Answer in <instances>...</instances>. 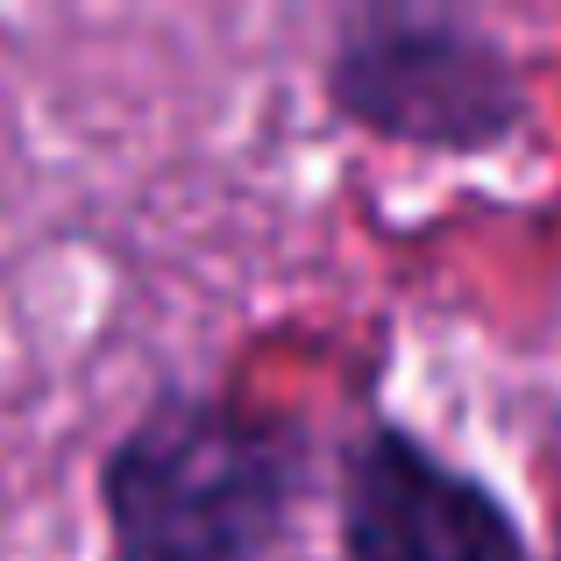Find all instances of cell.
Wrapping results in <instances>:
<instances>
[{"label":"cell","mask_w":561,"mask_h":561,"mask_svg":"<svg viewBox=\"0 0 561 561\" xmlns=\"http://www.w3.org/2000/svg\"><path fill=\"white\" fill-rule=\"evenodd\" d=\"M320 93L334 122L412 157H491L534 122L519 50L469 14L434 8H348Z\"/></svg>","instance_id":"cell-2"},{"label":"cell","mask_w":561,"mask_h":561,"mask_svg":"<svg viewBox=\"0 0 561 561\" xmlns=\"http://www.w3.org/2000/svg\"><path fill=\"white\" fill-rule=\"evenodd\" d=\"M320 477L313 426L220 391H157L100 448V561H271Z\"/></svg>","instance_id":"cell-1"},{"label":"cell","mask_w":561,"mask_h":561,"mask_svg":"<svg viewBox=\"0 0 561 561\" xmlns=\"http://www.w3.org/2000/svg\"><path fill=\"white\" fill-rule=\"evenodd\" d=\"M334 540L342 561H540L512 497L405 420H370L342 448Z\"/></svg>","instance_id":"cell-3"}]
</instances>
